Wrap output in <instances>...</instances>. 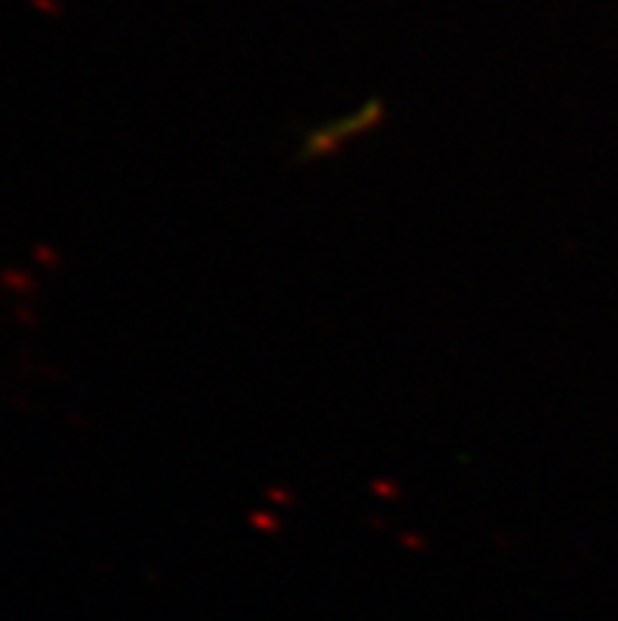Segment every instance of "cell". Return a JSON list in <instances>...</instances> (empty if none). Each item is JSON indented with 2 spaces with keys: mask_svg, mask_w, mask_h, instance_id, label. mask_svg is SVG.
<instances>
[]
</instances>
